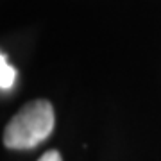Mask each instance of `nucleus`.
Wrapping results in <instances>:
<instances>
[{
	"label": "nucleus",
	"instance_id": "1",
	"mask_svg": "<svg viewBox=\"0 0 161 161\" xmlns=\"http://www.w3.org/2000/svg\"><path fill=\"white\" fill-rule=\"evenodd\" d=\"M54 131V109L48 100H32L11 118L4 131V145L13 150L34 149Z\"/></svg>",
	"mask_w": 161,
	"mask_h": 161
},
{
	"label": "nucleus",
	"instance_id": "2",
	"mask_svg": "<svg viewBox=\"0 0 161 161\" xmlns=\"http://www.w3.org/2000/svg\"><path fill=\"white\" fill-rule=\"evenodd\" d=\"M14 79H16V72L7 63L6 56L2 54V58H0V86H2V90H9L14 84Z\"/></svg>",
	"mask_w": 161,
	"mask_h": 161
},
{
	"label": "nucleus",
	"instance_id": "3",
	"mask_svg": "<svg viewBox=\"0 0 161 161\" xmlns=\"http://www.w3.org/2000/svg\"><path fill=\"white\" fill-rule=\"evenodd\" d=\"M38 161H63V159H61V154H59L58 150H48Z\"/></svg>",
	"mask_w": 161,
	"mask_h": 161
}]
</instances>
